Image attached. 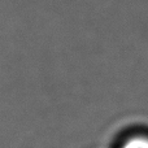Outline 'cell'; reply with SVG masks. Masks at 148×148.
Listing matches in <instances>:
<instances>
[{
    "instance_id": "6da1fadb",
    "label": "cell",
    "mask_w": 148,
    "mask_h": 148,
    "mask_svg": "<svg viewBox=\"0 0 148 148\" xmlns=\"http://www.w3.org/2000/svg\"><path fill=\"white\" fill-rule=\"evenodd\" d=\"M121 148H148V138L146 136H134L123 143Z\"/></svg>"
}]
</instances>
